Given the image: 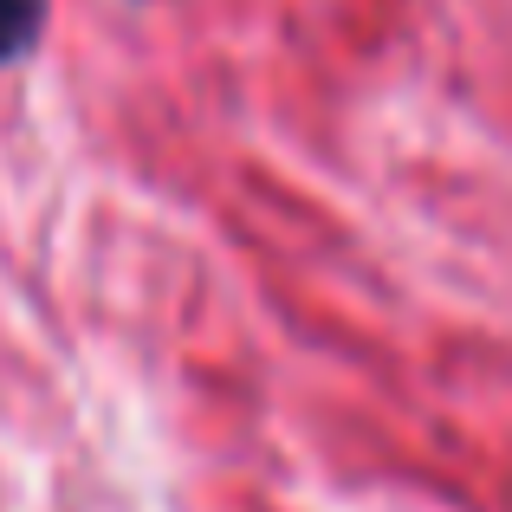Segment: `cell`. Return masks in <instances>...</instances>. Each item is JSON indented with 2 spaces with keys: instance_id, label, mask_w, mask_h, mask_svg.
<instances>
[{
  "instance_id": "cell-1",
  "label": "cell",
  "mask_w": 512,
  "mask_h": 512,
  "mask_svg": "<svg viewBox=\"0 0 512 512\" xmlns=\"http://www.w3.org/2000/svg\"><path fill=\"white\" fill-rule=\"evenodd\" d=\"M46 26V0H0V65L20 59Z\"/></svg>"
}]
</instances>
